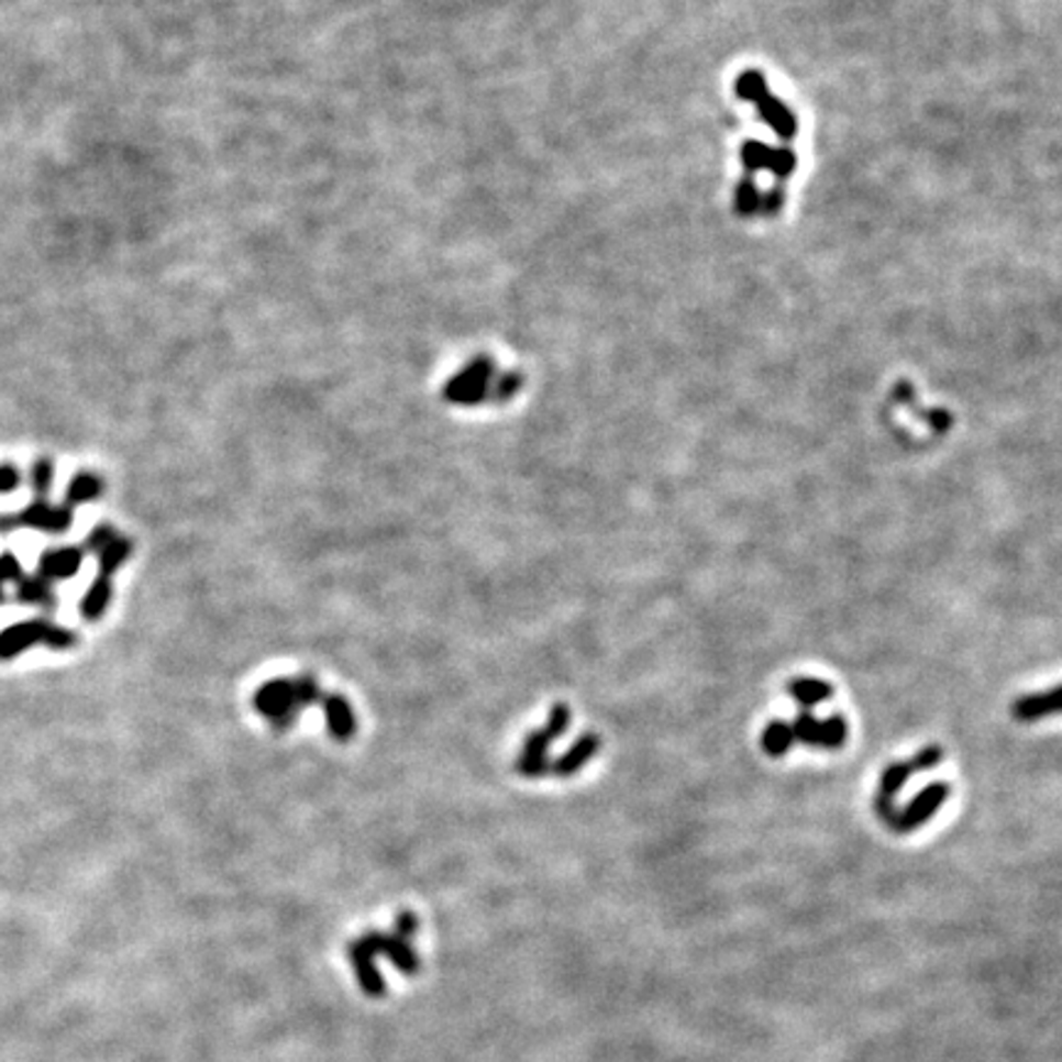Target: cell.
<instances>
[{
	"label": "cell",
	"instance_id": "obj_9",
	"mask_svg": "<svg viewBox=\"0 0 1062 1062\" xmlns=\"http://www.w3.org/2000/svg\"><path fill=\"white\" fill-rule=\"evenodd\" d=\"M1055 713H1062V684L1046 694L1020 696L1014 704L1016 721H1038V718H1048Z\"/></svg>",
	"mask_w": 1062,
	"mask_h": 1062
},
{
	"label": "cell",
	"instance_id": "obj_20",
	"mask_svg": "<svg viewBox=\"0 0 1062 1062\" xmlns=\"http://www.w3.org/2000/svg\"><path fill=\"white\" fill-rule=\"evenodd\" d=\"M571 718H574V716H571V708H568L566 704H556V706H551V711H549V721H546V726H544V731H546V733H549V735L554 738V741H556L558 735H564V733H566V728L571 726Z\"/></svg>",
	"mask_w": 1062,
	"mask_h": 1062
},
{
	"label": "cell",
	"instance_id": "obj_23",
	"mask_svg": "<svg viewBox=\"0 0 1062 1062\" xmlns=\"http://www.w3.org/2000/svg\"><path fill=\"white\" fill-rule=\"evenodd\" d=\"M52 483V463L49 461H37L33 467V489L35 499H47V489Z\"/></svg>",
	"mask_w": 1062,
	"mask_h": 1062
},
{
	"label": "cell",
	"instance_id": "obj_1",
	"mask_svg": "<svg viewBox=\"0 0 1062 1062\" xmlns=\"http://www.w3.org/2000/svg\"><path fill=\"white\" fill-rule=\"evenodd\" d=\"M419 930V920L411 912H401L397 920V932L394 934H381V932H369L364 934L362 940L350 944V960L352 966L359 974L362 988L367 994H381V978L374 974V960L379 954H387L389 960L399 966L401 972H416L419 970V956H416L411 947V937Z\"/></svg>",
	"mask_w": 1062,
	"mask_h": 1062
},
{
	"label": "cell",
	"instance_id": "obj_13",
	"mask_svg": "<svg viewBox=\"0 0 1062 1062\" xmlns=\"http://www.w3.org/2000/svg\"><path fill=\"white\" fill-rule=\"evenodd\" d=\"M111 578H103V576H97L93 578V583L89 586V590L85 593V598H81V616H85V620L93 622V620H101L103 618V612H107L109 608V600H111Z\"/></svg>",
	"mask_w": 1062,
	"mask_h": 1062
},
{
	"label": "cell",
	"instance_id": "obj_7",
	"mask_svg": "<svg viewBox=\"0 0 1062 1062\" xmlns=\"http://www.w3.org/2000/svg\"><path fill=\"white\" fill-rule=\"evenodd\" d=\"M912 767L910 763H890L888 767L883 770V775H881V783H878V795H876V811H878V817L883 821H893L895 817V809H893V799L895 795L900 793V789L905 787V783L912 777Z\"/></svg>",
	"mask_w": 1062,
	"mask_h": 1062
},
{
	"label": "cell",
	"instance_id": "obj_22",
	"mask_svg": "<svg viewBox=\"0 0 1062 1062\" xmlns=\"http://www.w3.org/2000/svg\"><path fill=\"white\" fill-rule=\"evenodd\" d=\"M25 576V571L23 566H20V561L13 556V554H3L0 556V602H3V586L5 583H20Z\"/></svg>",
	"mask_w": 1062,
	"mask_h": 1062
},
{
	"label": "cell",
	"instance_id": "obj_25",
	"mask_svg": "<svg viewBox=\"0 0 1062 1062\" xmlns=\"http://www.w3.org/2000/svg\"><path fill=\"white\" fill-rule=\"evenodd\" d=\"M20 485V473L15 465H0V495L13 493Z\"/></svg>",
	"mask_w": 1062,
	"mask_h": 1062
},
{
	"label": "cell",
	"instance_id": "obj_19",
	"mask_svg": "<svg viewBox=\"0 0 1062 1062\" xmlns=\"http://www.w3.org/2000/svg\"><path fill=\"white\" fill-rule=\"evenodd\" d=\"M942 760H944V751L940 745H925L908 760V763L912 767V773H928V770L940 765Z\"/></svg>",
	"mask_w": 1062,
	"mask_h": 1062
},
{
	"label": "cell",
	"instance_id": "obj_12",
	"mask_svg": "<svg viewBox=\"0 0 1062 1062\" xmlns=\"http://www.w3.org/2000/svg\"><path fill=\"white\" fill-rule=\"evenodd\" d=\"M18 600L30 602V606L47 608V610H55V606H57L55 588H52V583L40 574L23 576V580L18 583Z\"/></svg>",
	"mask_w": 1062,
	"mask_h": 1062
},
{
	"label": "cell",
	"instance_id": "obj_11",
	"mask_svg": "<svg viewBox=\"0 0 1062 1062\" xmlns=\"http://www.w3.org/2000/svg\"><path fill=\"white\" fill-rule=\"evenodd\" d=\"M787 692L793 699L801 706V708H807V711H811L817 704L821 701H827L834 696V686H831L829 682H821V679H809V676H805V679H795V682H789L787 684Z\"/></svg>",
	"mask_w": 1062,
	"mask_h": 1062
},
{
	"label": "cell",
	"instance_id": "obj_6",
	"mask_svg": "<svg viewBox=\"0 0 1062 1062\" xmlns=\"http://www.w3.org/2000/svg\"><path fill=\"white\" fill-rule=\"evenodd\" d=\"M81 561H85V549L79 546H62V549H47L43 556L37 561V574L47 578L49 583L55 580H67L79 571Z\"/></svg>",
	"mask_w": 1062,
	"mask_h": 1062
},
{
	"label": "cell",
	"instance_id": "obj_17",
	"mask_svg": "<svg viewBox=\"0 0 1062 1062\" xmlns=\"http://www.w3.org/2000/svg\"><path fill=\"white\" fill-rule=\"evenodd\" d=\"M849 738V723L843 721V716H829L825 721H819V738L817 748H825V751H839V748L847 743Z\"/></svg>",
	"mask_w": 1062,
	"mask_h": 1062
},
{
	"label": "cell",
	"instance_id": "obj_5",
	"mask_svg": "<svg viewBox=\"0 0 1062 1062\" xmlns=\"http://www.w3.org/2000/svg\"><path fill=\"white\" fill-rule=\"evenodd\" d=\"M950 795H952L950 783L928 785L920 795H915V799L910 801L908 807L895 811L890 827L898 831V834H910V831L920 829L922 825H928V821L937 815V809H940L944 801L950 799Z\"/></svg>",
	"mask_w": 1062,
	"mask_h": 1062
},
{
	"label": "cell",
	"instance_id": "obj_15",
	"mask_svg": "<svg viewBox=\"0 0 1062 1062\" xmlns=\"http://www.w3.org/2000/svg\"><path fill=\"white\" fill-rule=\"evenodd\" d=\"M131 551H133V544H131L129 539H123L121 534L117 539H111L107 546H101L97 551L99 576L111 578L123 564H126L129 556H131Z\"/></svg>",
	"mask_w": 1062,
	"mask_h": 1062
},
{
	"label": "cell",
	"instance_id": "obj_21",
	"mask_svg": "<svg viewBox=\"0 0 1062 1062\" xmlns=\"http://www.w3.org/2000/svg\"><path fill=\"white\" fill-rule=\"evenodd\" d=\"M296 689H298V699H300V706H310V704H322V692H320V682L316 679L312 674H300L298 679H296Z\"/></svg>",
	"mask_w": 1062,
	"mask_h": 1062
},
{
	"label": "cell",
	"instance_id": "obj_8",
	"mask_svg": "<svg viewBox=\"0 0 1062 1062\" xmlns=\"http://www.w3.org/2000/svg\"><path fill=\"white\" fill-rule=\"evenodd\" d=\"M322 708H325L328 731L340 743H347L357 733V716H354L350 701L340 694L322 696Z\"/></svg>",
	"mask_w": 1062,
	"mask_h": 1062
},
{
	"label": "cell",
	"instance_id": "obj_4",
	"mask_svg": "<svg viewBox=\"0 0 1062 1062\" xmlns=\"http://www.w3.org/2000/svg\"><path fill=\"white\" fill-rule=\"evenodd\" d=\"M20 527L47 531V534H65L71 527V507L62 505L55 507L49 505L47 499H35L33 505H27L23 512L0 517V531L8 534V531H15Z\"/></svg>",
	"mask_w": 1062,
	"mask_h": 1062
},
{
	"label": "cell",
	"instance_id": "obj_2",
	"mask_svg": "<svg viewBox=\"0 0 1062 1062\" xmlns=\"http://www.w3.org/2000/svg\"><path fill=\"white\" fill-rule=\"evenodd\" d=\"M33 644H47L49 650L65 652L75 648L77 634L47 620L15 622L0 632V660H13L27 648H33Z\"/></svg>",
	"mask_w": 1062,
	"mask_h": 1062
},
{
	"label": "cell",
	"instance_id": "obj_3",
	"mask_svg": "<svg viewBox=\"0 0 1062 1062\" xmlns=\"http://www.w3.org/2000/svg\"><path fill=\"white\" fill-rule=\"evenodd\" d=\"M254 708L278 733L290 731L300 716L296 679H270L254 694Z\"/></svg>",
	"mask_w": 1062,
	"mask_h": 1062
},
{
	"label": "cell",
	"instance_id": "obj_14",
	"mask_svg": "<svg viewBox=\"0 0 1062 1062\" xmlns=\"http://www.w3.org/2000/svg\"><path fill=\"white\" fill-rule=\"evenodd\" d=\"M793 743H795L793 723H785V721H770L765 726L763 738H760V745H763V751L770 757L787 755L789 751H793Z\"/></svg>",
	"mask_w": 1062,
	"mask_h": 1062
},
{
	"label": "cell",
	"instance_id": "obj_24",
	"mask_svg": "<svg viewBox=\"0 0 1062 1062\" xmlns=\"http://www.w3.org/2000/svg\"><path fill=\"white\" fill-rule=\"evenodd\" d=\"M117 536H119V531H117V529L109 527V524H99V527H93V529H91V534L87 536V544H85V549H87V551H93V554H97V551H99L101 546H107L109 541H111V539H117Z\"/></svg>",
	"mask_w": 1062,
	"mask_h": 1062
},
{
	"label": "cell",
	"instance_id": "obj_10",
	"mask_svg": "<svg viewBox=\"0 0 1062 1062\" xmlns=\"http://www.w3.org/2000/svg\"><path fill=\"white\" fill-rule=\"evenodd\" d=\"M598 751H600V738L596 733L580 735L566 755H561L556 763H551V773L558 777L576 775L583 765L590 763V760L598 755Z\"/></svg>",
	"mask_w": 1062,
	"mask_h": 1062
},
{
	"label": "cell",
	"instance_id": "obj_18",
	"mask_svg": "<svg viewBox=\"0 0 1062 1062\" xmlns=\"http://www.w3.org/2000/svg\"><path fill=\"white\" fill-rule=\"evenodd\" d=\"M793 733H795V741L801 743V745H815L817 748V738H819V718L807 711V708H801L799 716L795 718V723H793Z\"/></svg>",
	"mask_w": 1062,
	"mask_h": 1062
},
{
	"label": "cell",
	"instance_id": "obj_16",
	"mask_svg": "<svg viewBox=\"0 0 1062 1062\" xmlns=\"http://www.w3.org/2000/svg\"><path fill=\"white\" fill-rule=\"evenodd\" d=\"M101 489H103V483H101L99 475L87 473V471L85 473H77L75 477H71V483L67 487L65 505L67 507L87 505V502H91V499L101 497Z\"/></svg>",
	"mask_w": 1062,
	"mask_h": 1062
}]
</instances>
